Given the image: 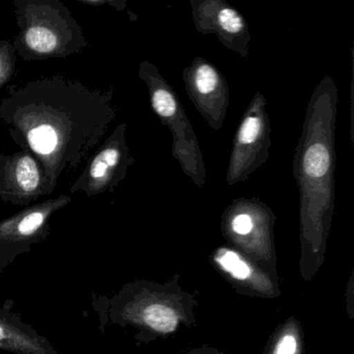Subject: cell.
<instances>
[{
  "instance_id": "obj_2",
  "label": "cell",
  "mask_w": 354,
  "mask_h": 354,
  "mask_svg": "<svg viewBox=\"0 0 354 354\" xmlns=\"http://www.w3.org/2000/svg\"><path fill=\"white\" fill-rule=\"evenodd\" d=\"M339 92L330 75L310 95L293 156V176L304 221L322 223L335 196V129Z\"/></svg>"
},
{
  "instance_id": "obj_11",
  "label": "cell",
  "mask_w": 354,
  "mask_h": 354,
  "mask_svg": "<svg viewBox=\"0 0 354 354\" xmlns=\"http://www.w3.org/2000/svg\"><path fill=\"white\" fill-rule=\"evenodd\" d=\"M0 349L20 354H55L42 337L0 314Z\"/></svg>"
},
{
  "instance_id": "obj_5",
  "label": "cell",
  "mask_w": 354,
  "mask_h": 354,
  "mask_svg": "<svg viewBox=\"0 0 354 354\" xmlns=\"http://www.w3.org/2000/svg\"><path fill=\"white\" fill-rule=\"evenodd\" d=\"M271 124L267 99L261 92L252 97L236 130L225 181L229 186L242 183L269 158Z\"/></svg>"
},
{
  "instance_id": "obj_13",
  "label": "cell",
  "mask_w": 354,
  "mask_h": 354,
  "mask_svg": "<svg viewBox=\"0 0 354 354\" xmlns=\"http://www.w3.org/2000/svg\"><path fill=\"white\" fill-rule=\"evenodd\" d=\"M17 59V53L12 41H0V90L7 86L15 76Z\"/></svg>"
},
{
  "instance_id": "obj_10",
  "label": "cell",
  "mask_w": 354,
  "mask_h": 354,
  "mask_svg": "<svg viewBox=\"0 0 354 354\" xmlns=\"http://www.w3.org/2000/svg\"><path fill=\"white\" fill-rule=\"evenodd\" d=\"M71 202L66 194L28 207L11 218L0 223V238L28 239L44 231L50 217Z\"/></svg>"
},
{
  "instance_id": "obj_1",
  "label": "cell",
  "mask_w": 354,
  "mask_h": 354,
  "mask_svg": "<svg viewBox=\"0 0 354 354\" xmlns=\"http://www.w3.org/2000/svg\"><path fill=\"white\" fill-rule=\"evenodd\" d=\"M118 115L113 90H99L63 75L10 86L0 121L22 150L42 167L47 196L100 147Z\"/></svg>"
},
{
  "instance_id": "obj_9",
  "label": "cell",
  "mask_w": 354,
  "mask_h": 354,
  "mask_svg": "<svg viewBox=\"0 0 354 354\" xmlns=\"http://www.w3.org/2000/svg\"><path fill=\"white\" fill-rule=\"evenodd\" d=\"M47 196L44 173L38 159L21 150L0 155V200L15 206H28Z\"/></svg>"
},
{
  "instance_id": "obj_12",
  "label": "cell",
  "mask_w": 354,
  "mask_h": 354,
  "mask_svg": "<svg viewBox=\"0 0 354 354\" xmlns=\"http://www.w3.org/2000/svg\"><path fill=\"white\" fill-rule=\"evenodd\" d=\"M145 321L155 330L169 333L176 328L178 317L171 308L162 304H153L145 312Z\"/></svg>"
},
{
  "instance_id": "obj_3",
  "label": "cell",
  "mask_w": 354,
  "mask_h": 354,
  "mask_svg": "<svg viewBox=\"0 0 354 354\" xmlns=\"http://www.w3.org/2000/svg\"><path fill=\"white\" fill-rule=\"evenodd\" d=\"M13 43L24 61L67 59L88 45L80 24L59 0H15Z\"/></svg>"
},
{
  "instance_id": "obj_6",
  "label": "cell",
  "mask_w": 354,
  "mask_h": 354,
  "mask_svg": "<svg viewBox=\"0 0 354 354\" xmlns=\"http://www.w3.org/2000/svg\"><path fill=\"white\" fill-rule=\"evenodd\" d=\"M127 128V124H120L95 151L70 188L71 194L91 198L115 192L136 162L126 138Z\"/></svg>"
},
{
  "instance_id": "obj_4",
  "label": "cell",
  "mask_w": 354,
  "mask_h": 354,
  "mask_svg": "<svg viewBox=\"0 0 354 354\" xmlns=\"http://www.w3.org/2000/svg\"><path fill=\"white\" fill-rule=\"evenodd\" d=\"M138 75L146 84L152 111L171 131L174 158L196 187H204L207 182L204 156L179 97L158 68L151 62L140 63Z\"/></svg>"
},
{
  "instance_id": "obj_7",
  "label": "cell",
  "mask_w": 354,
  "mask_h": 354,
  "mask_svg": "<svg viewBox=\"0 0 354 354\" xmlns=\"http://www.w3.org/2000/svg\"><path fill=\"white\" fill-rule=\"evenodd\" d=\"M182 78L194 109L213 130H221L230 106V86L223 74L208 59L196 57Z\"/></svg>"
},
{
  "instance_id": "obj_14",
  "label": "cell",
  "mask_w": 354,
  "mask_h": 354,
  "mask_svg": "<svg viewBox=\"0 0 354 354\" xmlns=\"http://www.w3.org/2000/svg\"><path fill=\"white\" fill-rule=\"evenodd\" d=\"M218 261L221 266L231 272L236 279H244L250 275V267L243 261L240 260L235 252L223 250L219 254Z\"/></svg>"
},
{
  "instance_id": "obj_8",
  "label": "cell",
  "mask_w": 354,
  "mask_h": 354,
  "mask_svg": "<svg viewBox=\"0 0 354 354\" xmlns=\"http://www.w3.org/2000/svg\"><path fill=\"white\" fill-rule=\"evenodd\" d=\"M192 20L200 34L215 35L219 42L243 59L250 57V26L244 16L223 0H192Z\"/></svg>"
},
{
  "instance_id": "obj_15",
  "label": "cell",
  "mask_w": 354,
  "mask_h": 354,
  "mask_svg": "<svg viewBox=\"0 0 354 354\" xmlns=\"http://www.w3.org/2000/svg\"><path fill=\"white\" fill-rule=\"evenodd\" d=\"M296 350V341L292 335H286L277 346L275 354H294Z\"/></svg>"
}]
</instances>
